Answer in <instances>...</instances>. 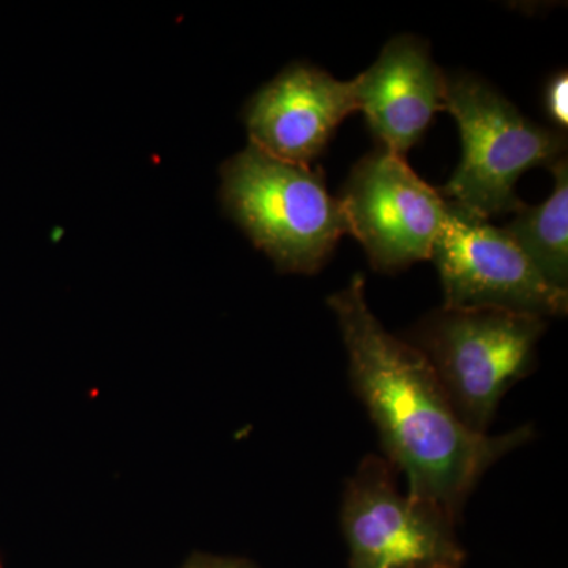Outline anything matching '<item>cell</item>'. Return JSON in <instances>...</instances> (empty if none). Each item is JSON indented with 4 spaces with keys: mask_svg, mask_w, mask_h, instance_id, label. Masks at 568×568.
Returning a JSON list of instances; mask_svg holds the SVG:
<instances>
[{
    "mask_svg": "<svg viewBox=\"0 0 568 568\" xmlns=\"http://www.w3.org/2000/svg\"><path fill=\"white\" fill-rule=\"evenodd\" d=\"M555 190L538 205L523 204L503 227L511 241L536 265L538 272L560 290L568 284V164L566 156L548 168Z\"/></svg>",
    "mask_w": 568,
    "mask_h": 568,
    "instance_id": "cell-10",
    "label": "cell"
},
{
    "mask_svg": "<svg viewBox=\"0 0 568 568\" xmlns=\"http://www.w3.org/2000/svg\"><path fill=\"white\" fill-rule=\"evenodd\" d=\"M222 201L253 244L290 274H316L349 234L342 204L320 171L252 144L223 164Z\"/></svg>",
    "mask_w": 568,
    "mask_h": 568,
    "instance_id": "cell-2",
    "label": "cell"
},
{
    "mask_svg": "<svg viewBox=\"0 0 568 568\" xmlns=\"http://www.w3.org/2000/svg\"><path fill=\"white\" fill-rule=\"evenodd\" d=\"M394 466L368 455L347 481L342 526L349 568H465L455 519L396 488Z\"/></svg>",
    "mask_w": 568,
    "mask_h": 568,
    "instance_id": "cell-5",
    "label": "cell"
},
{
    "mask_svg": "<svg viewBox=\"0 0 568 568\" xmlns=\"http://www.w3.org/2000/svg\"><path fill=\"white\" fill-rule=\"evenodd\" d=\"M547 320L496 308L429 313L406 342L416 346L463 424L488 435L500 399L536 365Z\"/></svg>",
    "mask_w": 568,
    "mask_h": 568,
    "instance_id": "cell-3",
    "label": "cell"
},
{
    "mask_svg": "<svg viewBox=\"0 0 568 568\" xmlns=\"http://www.w3.org/2000/svg\"><path fill=\"white\" fill-rule=\"evenodd\" d=\"M354 111L355 78L339 81L327 71L295 63L248 103L245 123L250 144L282 162L310 166Z\"/></svg>",
    "mask_w": 568,
    "mask_h": 568,
    "instance_id": "cell-8",
    "label": "cell"
},
{
    "mask_svg": "<svg viewBox=\"0 0 568 568\" xmlns=\"http://www.w3.org/2000/svg\"><path fill=\"white\" fill-rule=\"evenodd\" d=\"M447 205L432 253L446 308L507 310L544 320L567 315V290L549 283L503 227Z\"/></svg>",
    "mask_w": 568,
    "mask_h": 568,
    "instance_id": "cell-7",
    "label": "cell"
},
{
    "mask_svg": "<svg viewBox=\"0 0 568 568\" xmlns=\"http://www.w3.org/2000/svg\"><path fill=\"white\" fill-rule=\"evenodd\" d=\"M357 111L386 151L405 156L444 110L448 77L428 44L413 36L388 41L376 62L355 77Z\"/></svg>",
    "mask_w": 568,
    "mask_h": 568,
    "instance_id": "cell-9",
    "label": "cell"
},
{
    "mask_svg": "<svg viewBox=\"0 0 568 568\" xmlns=\"http://www.w3.org/2000/svg\"><path fill=\"white\" fill-rule=\"evenodd\" d=\"M338 201L347 231L383 274L432 260L448 215L446 197L384 148L358 160Z\"/></svg>",
    "mask_w": 568,
    "mask_h": 568,
    "instance_id": "cell-6",
    "label": "cell"
},
{
    "mask_svg": "<svg viewBox=\"0 0 568 568\" xmlns=\"http://www.w3.org/2000/svg\"><path fill=\"white\" fill-rule=\"evenodd\" d=\"M444 110L457 122L462 162L440 194L481 219L519 211V178L566 156V134L529 121L506 97L470 74L448 78Z\"/></svg>",
    "mask_w": 568,
    "mask_h": 568,
    "instance_id": "cell-4",
    "label": "cell"
},
{
    "mask_svg": "<svg viewBox=\"0 0 568 568\" xmlns=\"http://www.w3.org/2000/svg\"><path fill=\"white\" fill-rule=\"evenodd\" d=\"M545 110L560 130L568 125V78L566 71H560L545 89Z\"/></svg>",
    "mask_w": 568,
    "mask_h": 568,
    "instance_id": "cell-11",
    "label": "cell"
},
{
    "mask_svg": "<svg viewBox=\"0 0 568 568\" xmlns=\"http://www.w3.org/2000/svg\"><path fill=\"white\" fill-rule=\"evenodd\" d=\"M182 568H256L244 559L222 558V556L194 552Z\"/></svg>",
    "mask_w": 568,
    "mask_h": 568,
    "instance_id": "cell-12",
    "label": "cell"
},
{
    "mask_svg": "<svg viewBox=\"0 0 568 568\" xmlns=\"http://www.w3.org/2000/svg\"><path fill=\"white\" fill-rule=\"evenodd\" d=\"M338 321L354 390L375 422L387 462L405 474L407 495L457 521L489 467L532 439L530 426L478 435L463 424L424 354L392 335L366 302L364 275L327 301Z\"/></svg>",
    "mask_w": 568,
    "mask_h": 568,
    "instance_id": "cell-1",
    "label": "cell"
}]
</instances>
